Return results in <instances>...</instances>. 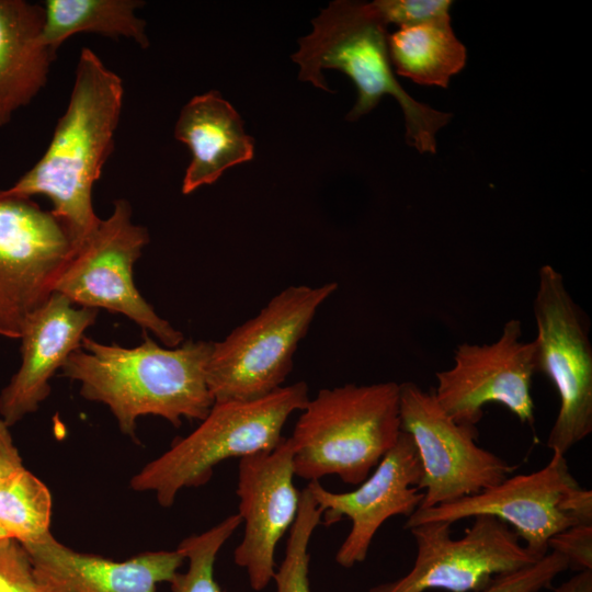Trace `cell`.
<instances>
[{
  "instance_id": "obj_28",
  "label": "cell",
  "mask_w": 592,
  "mask_h": 592,
  "mask_svg": "<svg viewBox=\"0 0 592 592\" xmlns=\"http://www.w3.org/2000/svg\"><path fill=\"white\" fill-rule=\"evenodd\" d=\"M548 549L562 555L569 568L592 570V525H576L554 535Z\"/></svg>"
},
{
  "instance_id": "obj_3",
  "label": "cell",
  "mask_w": 592,
  "mask_h": 592,
  "mask_svg": "<svg viewBox=\"0 0 592 592\" xmlns=\"http://www.w3.org/2000/svg\"><path fill=\"white\" fill-rule=\"evenodd\" d=\"M312 25V32L299 39V49L293 55L300 68L299 79L330 91L323 69L348 75L357 89L349 121L371 112L384 95L394 96L405 116L407 143L420 153H435L436 133L452 114L415 101L399 84L389 58L387 23L374 3L333 1Z\"/></svg>"
},
{
  "instance_id": "obj_14",
  "label": "cell",
  "mask_w": 592,
  "mask_h": 592,
  "mask_svg": "<svg viewBox=\"0 0 592 592\" xmlns=\"http://www.w3.org/2000/svg\"><path fill=\"white\" fill-rule=\"evenodd\" d=\"M422 465L411 436L401 431L394 447L374 471L350 492H332L319 480L306 488L322 511L321 524L330 526L343 517L352 526L335 555L338 565L352 568L363 562L379 527L390 517H409L420 506L423 492L418 489Z\"/></svg>"
},
{
  "instance_id": "obj_8",
  "label": "cell",
  "mask_w": 592,
  "mask_h": 592,
  "mask_svg": "<svg viewBox=\"0 0 592 592\" xmlns=\"http://www.w3.org/2000/svg\"><path fill=\"white\" fill-rule=\"evenodd\" d=\"M533 314L536 369L550 379L559 396L547 447L566 455L592 432V346L583 312L562 275L550 265L539 269Z\"/></svg>"
},
{
  "instance_id": "obj_26",
  "label": "cell",
  "mask_w": 592,
  "mask_h": 592,
  "mask_svg": "<svg viewBox=\"0 0 592 592\" xmlns=\"http://www.w3.org/2000/svg\"><path fill=\"white\" fill-rule=\"evenodd\" d=\"M0 592H39L30 557L14 539H0Z\"/></svg>"
},
{
  "instance_id": "obj_11",
  "label": "cell",
  "mask_w": 592,
  "mask_h": 592,
  "mask_svg": "<svg viewBox=\"0 0 592 592\" xmlns=\"http://www.w3.org/2000/svg\"><path fill=\"white\" fill-rule=\"evenodd\" d=\"M71 239L50 210L32 197L0 190V335L20 339L30 316L54 293L73 253Z\"/></svg>"
},
{
  "instance_id": "obj_5",
  "label": "cell",
  "mask_w": 592,
  "mask_h": 592,
  "mask_svg": "<svg viewBox=\"0 0 592 592\" xmlns=\"http://www.w3.org/2000/svg\"><path fill=\"white\" fill-rule=\"evenodd\" d=\"M308 400L307 384L298 382L252 401L214 402L193 432L133 476L130 487L155 492L158 503L169 508L183 488L209 481L223 460L274 449L291 414Z\"/></svg>"
},
{
  "instance_id": "obj_10",
  "label": "cell",
  "mask_w": 592,
  "mask_h": 592,
  "mask_svg": "<svg viewBox=\"0 0 592 592\" xmlns=\"http://www.w3.org/2000/svg\"><path fill=\"white\" fill-rule=\"evenodd\" d=\"M401 431L417 447L423 490L419 508H433L479 493L508 478L515 466L477 444L475 426L456 423L440 406L433 389L399 384Z\"/></svg>"
},
{
  "instance_id": "obj_30",
  "label": "cell",
  "mask_w": 592,
  "mask_h": 592,
  "mask_svg": "<svg viewBox=\"0 0 592 592\" xmlns=\"http://www.w3.org/2000/svg\"><path fill=\"white\" fill-rule=\"evenodd\" d=\"M553 592H592V570L578 571Z\"/></svg>"
},
{
  "instance_id": "obj_2",
  "label": "cell",
  "mask_w": 592,
  "mask_h": 592,
  "mask_svg": "<svg viewBox=\"0 0 592 592\" xmlns=\"http://www.w3.org/2000/svg\"><path fill=\"white\" fill-rule=\"evenodd\" d=\"M134 348L104 344L87 335L61 367L80 384V395L107 406L118 429L136 439L141 415H158L174 426L202 421L214 405L206 380L213 342L192 339L175 348L159 345L147 332Z\"/></svg>"
},
{
  "instance_id": "obj_31",
  "label": "cell",
  "mask_w": 592,
  "mask_h": 592,
  "mask_svg": "<svg viewBox=\"0 0 592 592\" xmlns=\"http://www.w3.org/2000/svg\"><path fill=\"white\" fill-rule=\"evenodd\" d=\"M39 592H57V591H55V590H53V589L48 588L47 585L39 582Z\"/></svg>"
},
{
  "instance_id": "obj_23",
  "label": "cell",
  "mask_w": 592,
  "mask_h": 592,
  "mask_svg": "<svg viewBox=\"0 0 592 592\" xmlns=\"http://www.w3.org/2000/svg\"><path fill=\"white\" fill-rule=\"evenodd\" d=\"M241 523V516L232 514L209 530L181 540L177 549L189 560V567L183 573L178 571L169 582L171 592H223L214 578L215 560Z\"/></svg>"
},
{
  "instance_id": "obj_13",
  "label": "cell",
  "mask_w": 592,
  "mask_h": 592,
  "mask_svg": "<svg viewBox=\"0 0 592 592\" xmlns=\"http://www.w3.org/2000/svg\"><path fill=\"white\" fill-rule=\"evenodd\" d=\"M579 486L565 455L553 453L537 471L509 476L479 493L433 508H418L407 517L405 528L432 521H456L489 515L508 525L537 558L549 551V539L573 526L565 510L567 494Z\"/></svg>"
},
{
  "instance_id": "obj_24",
  "label": "cell",
  "mask_w": 592,
  "mask_h": 592,
  "mask_svg": "<svg viewBox=\"0 0 592 592\" xmlns=\"http://www.w3.org/2000/svg\"><path fill=\"white\" fill-rule=\"evenodd\" d=\"M322 511L308 489L300 491L297 516L291 526L284 559L275 571V592H310L308 546L314 531L321 524Z\"/></svg>"
},
{
  "instance_id": "obj_18",
  "label": "cell",
  "mask_w": 592,
  "mask_h": 592,
  "mask_svg": "<svg viewBox=\"0 0 592 592\" xmlns=\"http://www.w3.org/2000/svg\"><path fill=\"white\" fill-rule=\"evenodd\" d=\"M174 137L192 153L182 182L183 194L214 183L226 169L253 158V139L218 91L196 95L182 107Z\"/></svg>"
},
{
  "instance_id": "obj_6",
  "label": "cell",
  "mask_w": 592,
  "mask_h": 592,
  "mask_svg": "<svg viewBox=\"0 0 592 592\" xmlns=\"http://www.w3.org/2000/svg\"><path fill=\"white\" fill-rule=\"evenodd\" d=\"M335 282L288 286L260 312L213 342L206 380L214 402L252 401L281 388L293 357Z\"/></svg>"
},
{
  "instance_id": "obj_25",
  "label": "cell",
  "mask_w": 592,
  "mask_h": 592,
  "mask_svg": "<svg viewBox=\"0 0 592 592\" xmlns=\"http://www.w3.org/2000/svg\"><path fill=\"white\" fill-rule=\"evenodd\" d=\"M567 569V559L556 551H549L537 562L498 576L487 587L475 592H540L549 588L555 578Z\"/></svg>"
},
{
  "instance_id": "obj_20",
  "label": "cell",
  "mask_w": 592,
  "mask_h": 592,
  "mask_svg": "<svg viewBox=\"0 0 592 592\" xmlns=\"http://www.w3.org/2000/svg\"><path fill=\"white\" fill-rule=\"evenodd\" d=\"M390 62L396 72L418 84L447 88L466 65L465 46L445 16L388 35Z\"/></svg>"
},
{
  "instance_id": "obj_29",
  "label": "cell",
  "mask_w": 592,
  "mask_h": 592,
  "mask_svg": "<svg viewBox=\"0 0 592 592\" xmlns=\"http://www.w3.org/2000/svg\"><path fill=\"white\" fill-rule=\"evenodd\" d=\"M9 425L0 419V480L10 471L23 466L22 457L13 442ZM5 538L0 532V539Z\"/></svg>"
},
{
  "instance_id": "obj_4",
  "label": "cell",
  "mask_w": 592,
  "mask_h": 592,
  "mask_svg": "<svg viewBox=\"0 0 592 592\" xmlns=\"http://www.w3.org/2000/svg\"><path fill=\"white\" fill-rule=\"evenodd\" d=\"M289 440L295 476L329 475L363 482L401 433L399 384H345L319 390L301 410Z\"/></svg>"
},
{
  "instance_id": "obj_15",
  "label": "cell",
  "mask_w": 592,
  "mask_h": 592,
  "mask_svg": "<svg viewBox=\"0 0 592 592\" xmlns=\"http://www.w3.org/2000/svg\"><path fill=\"white\" fill-rule=\"evenodd\" d=\"M293 456L289 437H283L274 449L239 462L236 493L244 532L234 560L246 569L254 591L265 589L273 580L276 545L298 513L300 492L293 481Z\"/></svg>"
},
{
  "instance_id": "obj_17",
  "label": "cell",
  "mask_w": 592,
  "mask_h": 592,
  "mask_svg": "<svg viewBox=\"0 0 592 592\" xmlns=\"http://www.w3.org/2000/svg\"><path fill=\"white\" fill-rule=\"evenodd\" d=\"M38 581L57 592H158L185 560L178 550L144 551L124 561L73 550L52 533L22 545Z\"/></svg>"
},
{
  "instance_id": "obj_21",
  "label": "cell",
  "mask_w": 592,
  "mask_h": 592,
  "mask_svg": "<svg viewBox=\"0 0 592 592\" xmlns=\"http://www.w3.org/2000/svg\"><path fill=\"white\" fill-rule=\"evenodd\" d=\"M144 4L138 0H46L44 43L57 56L70 36L95 33L113 39L125 37L148 48L146 21L135 13Z\"/></svg>"
},
{
  "instance_id": "obj_22",
  "label": "cell",
  "mask_w": 592,
  "mask_h": 592,
  "mask_svg": "<svg viewBox=\"0 0 592 592\" xmlns=\"http://www.w3.org/2000/svg\"><path fill=\"white\" fill-rule=\"evenodd\" d=\"M50 491L24 465L0 480V532L5 538L34 543L50 533Z\"/></svg>"
},
{
  "instance_id": "obj_9",
  "label": "cell",
  "mask_w": 592,
  "mask_h": 592,
  "mask_svg": "<svg viewBox=\"0 0 592 592\" xmlns=\"http://www.w3.org/2000/svg\"><path fill=\"white\" fill-rule=\"evenodd\" d=\"M409 530L417 546L412 568L368 592H475L498 576L539 560L505 522L489 515L475 516L470 527L456 539L452 537V524L444 521L424 522Z\"/></svg>"
},
{
  "instance_id": "obj_1",
  "label": "cell",
  "mask_w": 592,
  "mask_h": 592,
  "mask_svg": "<svg viewBox=\"0 0 592 592\" xmlns=\"http://www.w3.org/2000/svg\"><path fill=\"white\" fill-rule=\"evenodd\" d=\"M124 87L90 48L80 52L65 113L41 159L12 186V196L45 195L52 214L78 248L99 226L92 192L114 147Z\"/></svg>"
},
{
  "instance_id": "obj_27",
  "label": "cell",
  "mask_w": 592,
  "mask_h": 592,
  "mask_svg": "<svg viewBox=\"0 0 592 592\" xmlns=\"http://www.w3.org/2000/svg\"><path fill=\"white\" fill-rule=\"evenodd\" d=\"M388 23L410 27L432 20L449 16V0H378L373 2Z\"/></svg>"
},
{
  "instance_id": "obj_19",
  "label": "cell",
  "mask_w": 592,
  "mask_h": 592,
  "mask_svg": "<svg viewBox=\"0 0 592 592\" xmlns=\"http://www.w3.org/2000/svg\"><path fill=\"white\" fill-rule=\"evenodd\" d=\"M44 7L0 0V127L46 86L56 59L43 38Z\"/></svg>"
},
{
  "instance_id": "obj_12",
  "label": "cell",
  "mask_w": 592,
  "mask_h": 592,
  "mask_svg": "<svg viewBox=\"0 0 592 592\" xmlns=\"http://www.w3.org/2000/svg\"><path fill=\"white\" fill-rule=\"evenodd\" d=\"M521 338V321L511 319L496 342L458 345L453 366L435 374V398L456 423L476 428L488 403L504 406L522 423H535L536 346Z\"/></svg>"
},
{
  "instance_id": "obj_16",
  "label": "cell",
  "mask_w": 592,
  "mask_h": 592,
  "mask_svg": "<svg viewBox=\"0 0 592 592\" xmlns=\"http://www.w3.org/2000/svg\"><path fill=\"white\" fill-rule=\"evenodd\" d=\"M96 316L98 309L76 307L59 293L30 316L19 339L20 367L0 394V415L9 426L35 412L49 396L50 378L80 348Z\"/></svg>"
},
{
  "instance_id": "obj_7",
  "label": "cell",
  "mask_w": 592,
  "mask_h": 592,
  "mask_svg": "<svg viewBox=\"0 0 592 592\" xmlns=\"http://www.w3.org/2000/svg\"><path fill=\"white\" fill-rule=\"evenodd\" d=\"M148 242V230L132 220L129 202L115 200L112 214L75 249L54 293L79 307L122 314L145 332H152L164 346L175 348L184 341L183 333L155 311L134 283V264Z\"/></svg>"
}]
</instances>
